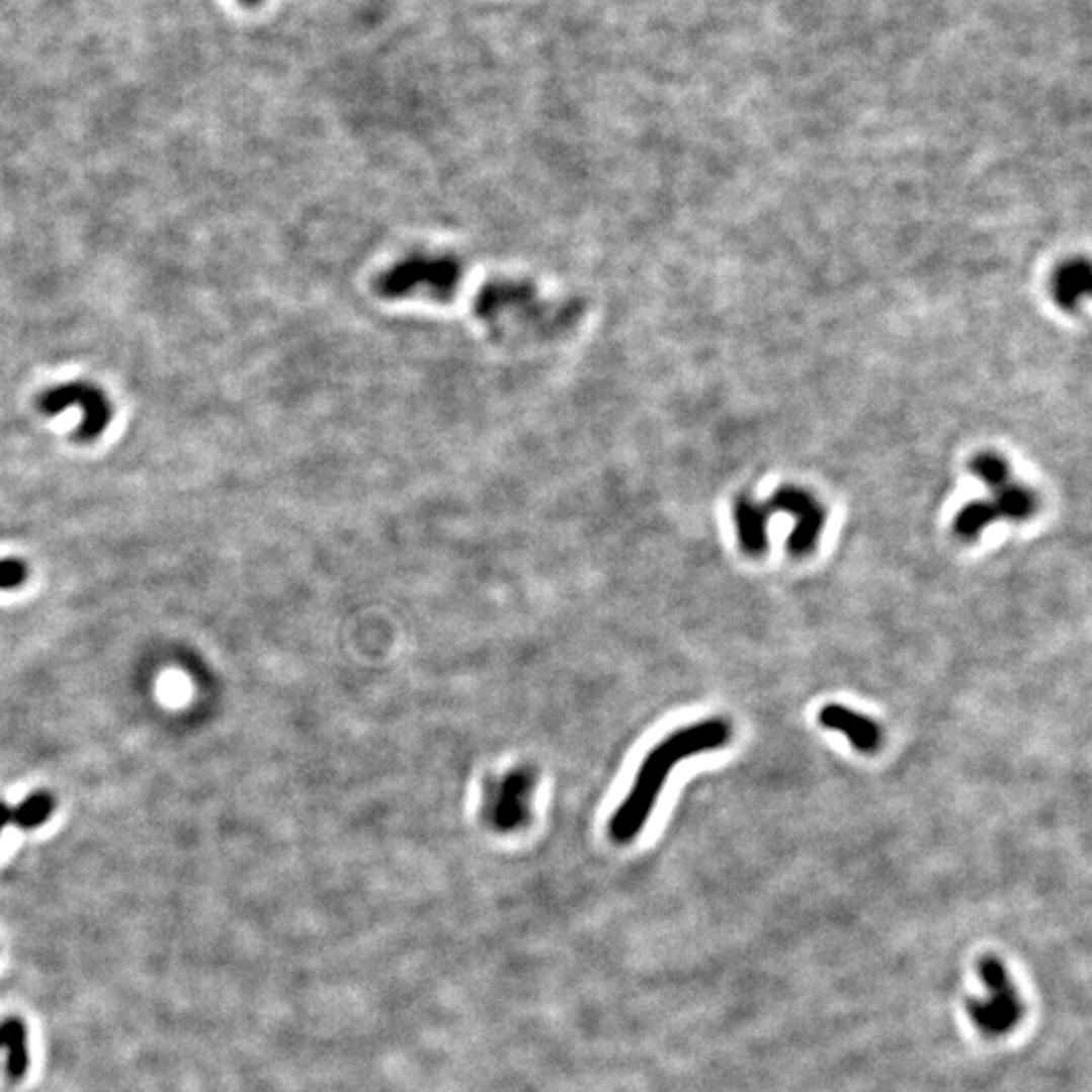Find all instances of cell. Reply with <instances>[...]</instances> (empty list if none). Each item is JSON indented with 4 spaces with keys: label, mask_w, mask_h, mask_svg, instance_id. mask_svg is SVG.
<instances>
[{
    "label": "cell",
    "mask_w": 1092,
    "mask_h": 1092,
    "mask_svg": "<svg viewBox=\"0 0 1092 1092\" xmlns=\"http://www.w3.org/2000/svg\"><path fill=\"white\" fill-rule=\"evenodd\" d=\"M583 304L547 298L528 279L496 277L482 285L474 300L476 318L496 338L549 340L577 326Z\"/></svg>",
    "instance_id": "cell-1"
},
{
    "label": "cell",
    "mask_w": 1092,
    "mask_h": 1092,
    "mask_svg": "<svg viewBox=\"0 0 1092 1092\" xmlns=\"http://www.w3.org/2000/svg\"><path fill=\"white\" fill-rule=\"evenodd\" d=\"M731 725L723 719H708L668 735L644 759L629 793L613 812L609 834L615 842H632L648 824L668 775L678 763L700 753L717 751L731 741Z\"/></svg>",
    "instance_id": "cell-2"
},
{
    "label": "cell",
    "mask_w": 1092,
    "mask_h": 1092,
    "mask_svg": "<svg viewBox=\"0 0 1092 1092\" xmlns=\"http://www.w3.org/2000/svg\"><path fill=\"white\" fill-rule=\"evenodd\" d=\"M464 261L453 253L413 251L391 263L374 277V289L383 300L449 302L464 281Z\"/></svg>",
    "instance_id": "cell-3"
},
{
    "label": "cell",
    "mask_w": 1092,
    "mask_h": 1092,
    "mask_svg": "<svg viewBox=\"0 0 1092 1092\" xmlns=\"http://www.w3.org/2000/svg\"><path fill=\"white\" fill-rule=\"evenodd\" d=\"M984 982V998L970 1004V1016L980 1032L988 1036H1004L1016 1028L1024 1014L1022 998L1004 963L988 957L980 965Z\"/></svg>",
    "instance_id": "cell-4"
},
{
    "label": "cell",
    "mask_w": 1092,
    "mask_h": 1092,
    "mask_svg": "<svg viewBox=\"0 0 1092 1092\" xmlns=\"http://www.w3.org/2000/svg\"><path fill=\"white\" fill-rule=\"evenodd\" d=\"M71 405H77L83 413V419L73 435L75 441H93L107 429L111 421V403L107 401L105 393L91 383H65L47 389L36 399V409L45 415H57Z\"/></svg>",
    "instance_id": "cell-5"
},
{
    "label": "cell",
    "mask_w": 1092,
    "mask_h": 1092,
    "mask_svg": "<svg viewBox=\"0 0 1092 1092\" xmlns=\"http://www.w3.org/2000/svg\"><path fill=\"white\" fill-rule=\"evenodd\" d=\"M767 508L773 516V512H787L795 520V528L789 536V551L797 557H804L816 549L820 542L826 512L822 504L806 490L787 486L781 488L771 502H767Z\"/></svg>",
    "instance_id": "cell-6"
},
{
    "label": "cell",
    "mask_w": 1092,
    "mask_h": 1092,
    "mask_svg": "<svg viewBox=\"0 0 1092 1092\" xmlns=\"http://www.w3.org/2000/svg\"><path fill=\"white\" fill-rule=\"evenodd\" d=\"M820 725L846 735L860 753H876L883 745V729L870 717H864L842 704H828L820 710Z\"/></svg>",
    "instance_id": "cell-7"
},
{
    "label": "cell",
    "mask_w": 1092,
    "mask_h": 1092,
    "mask_svg": "<svg viewBox=\"0 0 1092 1092\" xmlns=\"http://www.w3.org/2000/svg\"><path fill=\"white\" fill-rule=\"evenodd\" d=\"M771 512L767 504L753 502L749 498H741L735 504V524L737 534L743 551L747 555H761L767 549V524H769Z\"/></svg>",
    "instance_id": "cell-8"
},
{
    "label": "cell",
    "mask_w": 1092,
    "mask_h": 1092,
    "mask_svg": "<svg viewBox=\"0 0 1092 1092\" xmlns=\"http://www.w3.org/2000/svg\"><path fill=\"white\" fill-rule=\"evenodd\" d=\"M2 1048L6 1051V1075L12 1081H20L30 1067L28 1032L18 1018H8L0 1024Z\"/></svg>",
    "instance_id": "cell-9"
},
{
    "label": "cell",
    "mask_w": 1092,
    "mask_h": 1092,
    "mask_svg": "<svg viewBox=\"0 0 1092 1092\" xmlns=\"http://www.w3.org/2000/svg\"><path fill=\"white\" fill-rule=\"evenodd\" d=\"M994 506L1000 514V518H1012V520H1026L1036 514L1038 510V498L1032 490L1026 486L1008 482L1000 490L994 492Z\"/></svg>",
    "instance_id": "cell-10"
},
{
    "label": "cell",
    "mask_w": 1092,
    "mask_h": 1092,
    "mask_svg": "<svg viewBox=\"0 0 1092 1092\" xmlns=\"http://www.w3.org/2000/svg\"><path fill=\"white\" fill-rule=\"evenodd\" d=\"M1091 289V269L1087 261H1073L1059 269L1055 293L1063 306H1075Z\"/></svg>",
    "instance_id": "cell-11"
},
{
    "label": "cell",
    "mask_w": 1092,
    "mask_h": 1092,
    "mask_svg": "<svg viewBox=\"0 0 1092 1092\" xmlns=\"http://www.w3.org/2000/svg\"><path fill=\"white\" fill-rule=\"evenodd\" d=\"M1000 520V514L994 506V502L990 500H980V502H972L968 504L955 518V534L959 538H976L980 536L992 522Z\"/></svg>",
    "instance_id": "cell-12"
},
{
    "label": "cell",
    "mask_w": 1092,
    "mask_h": 1092,
    "mask_svg": "<svg viewBox=\"0 0 1092 1092\" xmlns=\"http://www.w3.org/2000/svg\"><path fill=\"white\" fill-rule=\"evenodd\" d=\"M55 808V800L49 793H32L18 808L10 810V824L20 830H32L45 824Z\"/></svg>",
    "instance_id": "cell-13"
},
{
    "label": "cell",
    "mask_w": 1092,
    "mask_h": 1092,
    "mask_svg": "<svg viewBox=\"0 0 1092 1092\" xmlns=\"http://www.w3.org/2000/svg\"><path fill=\"white\" fill-rule=\"evenodd\" d=\"M972 470L994 492L1010 482L1008 464L1000 455H994V453H982L980 457H976L972 464Z\"/></svg>",
    "instance_id": "cell-14"
},
{
    "label": "cell",
    "mask_w": 1092,
    "mask_h": 1092,
    "mask_svg": "<svg viewBox=\"0 0 1092 1092\" xmlns=\"http://www.w3.org/2000/svg\"><path fill=\"white\" fill-rule=\"evenodd\" d=\"M522 793H524V781L512 777L504 783L500 804H498V814H496L498 820L510 826L514 824V820H518V810H520L518 802H522Z\"/></svg>",
    "instance_id": "cell-15"
},
{
    "label": "cell",
    "mask_w": 1092,
    "mask_h": 1092,
    "mask_svg": "<svg viewBox=\"0 0 1092 1092\" xmlns=\"http://www.w3.org/2000/svg\"><path fill=\"white\" fill-rule=\"evenodd\" d=\"M26 565L20 559H2L0 561V591L16 589L26 581Z\"/></svg>",
    "instance_id": "cell-16"
},
{
    "label": "cell",
    "mask_w": 1092,
    "mask_h": 1092,
    "mask_svg": "<svg viewBox=\"0 0 1092 1092\" xmlns=\"http://www.w3.org/2000/svg\"><path fill=\"white\" fill-rule=\"evenodd\" d=\"M10 824V808L0 802V832Z\"/></svg>",
    "instance_id": "cell-17"
},
{
    "label": "cell",
    "mask_w": 1092,
    "mask_h": 1092,
    "mask_svg": "<svg viewBox=\"0 0 1092 1092\" xmlns=\"http://www.w3.org/2000/svg\"><path fill=\"white\" fill-rule=\"evenodd\" d=\"M239 2H243V4H257V2H261V0H239Z\"/></svg>",
    "instance_id": "cell-18"
},
{
    "label": "cell",
    "mask_w": 1092,
    "mask_h": 1092,
    "mask_svg": "<svg viewBox=\"0 0 1092 1092\" xmlns=\"http://www.w3.org/2000/svg\"><path fill=\"white\" fill-rule=\"evenodd\" d=\"M0 1048H2V1034H0Z\"/></svg>",
    "instance_id": "cell-19"
}]
</instances>
